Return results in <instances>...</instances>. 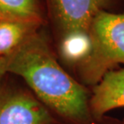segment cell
<instances>
[{
  "label": "cell",
  "mask_w": 124,
  "mask_h": 124,
  "mask_svg": "<svg viewBox=\"0 0 124 124\" xmlns=\"http://www.w3.org/2000/svg\"><path fill=\"white\" fill-rule=\"evenodd\" d=\"M7 71L22 78L60 124H100L90 108L91 88L62 67L39 30L7 57Z\"/></svg>",
  "instance_id": "6da1fadb"
},
{
  "label": "cell",
  "mask_w": 124,
  "mask_h": 124,
  "mask_svg": "<svg viewBox=\"0 0 124 124\" xmlns=\"http://www.w3.org/2000/svg\"><path fill=\"white\" fill-rule=\"evenodd\" d=\"M121 64L124 65V12L102 10L92 21L88 51L72 68V75L92 88Z\"/></svg>",
  "instance_id": "7a4b0ae2"
},
{
  "label": "cell",
  "mask_w": 124,
  "mask_h": 124,
  "mask_svg": "<svg viewBox=\"0 0 124 124\" xmlns=\"http://www.w3.org/2000/svg\"><path fill=\"white\" fill-rule=\"evenodd\" d=\"M113 0H46L56 36L58 57L72 70L89 48V31L94 17L108 10Z\"/></svg>",
  "instance_id": "3957f363"
},
{
  "label": "cell",
  "mask_w": 124,
  "mask_h": 124,
  "mask_svg": "<svg viewBox=\"0 0 124 124\" xmlns=\"http://www.w3.org/2000/svg\"><path fill=\"white\" fill-rule=\"evenodd\" d=\"M0 124H60L32 93L14 88L0 93Z\"/></svg>",
  "instance_id": "277c9868"
},
{
  "label": "cell",
  "mask_w": 124,
  "mask_h": 124,
  "mask_svg": "<svg viewBox=\"0 0 124 124\" xmlns=\"http://www.w3.org/2000/svg\"><path fill=\"white\" fill-rule=\"evenodd\" d=\"M91 90V111L94 119L100 123L107 113L124 107V68L107 72Z\"/></svg>",
  "instance_id": "5b68a950"
},
{
  "label": "cell",
  "mask_w": 124,
  "mask_h": 124,
  "mask_svg": "<svg viewBox=\"0 0 124 124\" xmlns=\"http://www.w3.org/2000/svg\"><path fill=\"white\" fill-rule=\"evenodd\" d=\"M42 24L30 21L7 18L0 21V58L10 56Z\"/></svg>",
  "instance_id": "8992f818"
},
{
  "label": "cell",
  "mask_w": 124,
  "mask_h": 124,
  "mask_svg": "<svg viewBox=\"0 0 124 124\" xmlns=\"http://www.w3.org/2000/svg\"><path fill=\"white\" fill-rule=\"evenodd\" d=\"M0 10L15 19L43 23L39 0H0Z\"/></svg>",
  "instance_id": "52a82bcc"
},
{
  "label": "cell",
  "mask_w": 124,
  "mask_h": 124,
  "mask_svg": "<svg viewBox=\"0 0 124 124\" xmlns=\"http://www.w3.org/2000/svg\"><path fill=\"white\" fill-rule=\"evenodd\" d=\"M100 124H123V120H118L117 118H110L108 116H105L100 122Z\"/></svg>",
  "instance_id": "ba28073f"
},
{
  "label": "cell",
  "mask_w": 124,
  "mask_h": 124,
  "mask_svg": "<svg viewBox=\"0 0 124 124\" xmlns=\"http://www.w3.org/2000/svg\"><path fill=\"white\" fill-rule=\"evenodd\" d=\"M7 73V57L0 58V82H1L4 75Z\"/></svg>",
  "instance_id": "9c48e42d"
},
{
  "label": "cell",
  "mask_w": 124,
  "mask_h": 124,
  "mask_svg": "<svg viewBox=\"0 0 124 124\" xmlns=\"http://www.w3.org/2000/svg\"><path fill=\"white\" fill-rule=\"evenodd\" d=\"M7 18H13L8 16V15H7V14H5L2 10H0V21L4 20V19H7Z\"/></svg>",
  "instance_id": "30bf717a"
},
{
  "label": "cell",
  "mask_w": 124,
  "mask_h": 124,
  "mask_svg": "<svg viewBox=\"0 0 124 124\" xmlns=\"http://www.w3.org/2000/svg\"><path fill=\"white\" fill-rule=\"evenodd\" d=\"M123 123L124 124V118H123Z\"/></svg>",
  "instance_id": "8fae6325"
}]
</instances>
